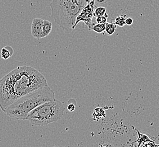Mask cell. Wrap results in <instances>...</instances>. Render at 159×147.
<instances>
[{
    "label": "cell",
    "instance_id": "cell-1",
    "mask_svg": "<svg viewBox=\"0 0 159 147\" xmlns=\"http://www.w3.org/2000/svg\"><path fill=\"white\" fill-rule=\"evenodd\" d=\"M46 86V78L36 69L19 66L0 79V108L5 112L19 98Z\"/></svg>",
    "mask_w": 159,
    "mask_h": 147
},
{
    "label": "cell",
    "instance_id": "cell-2",
    "mask_svg": "<svg viewBox=\"0 0 159 147\" xmlns=\"http://www.w3.org/2000/svg\"><path fill=\"white\" fill-rule=\"evenodd\" d=\"M55 93L49 86H43L25 95L7 107L5 113L10 118L18 120L27 119L32 110L47 101L55 100Z\"/></svg>",
    "mask_w": 159,
    "mask_h": 147
},
{
    "label": "cell",
    "instance_id": "cell-3",
    "mask_svg": "<svg viewBox=\"0 0 159 147\" xmlns=\"http://www.w3.org/2000/svg\"><path fill=\"white\" fill-rule=\"evenodd\" d=\"M92 0H52L50 6L55 23L66 32L73 31V27L85 6Z\"/></svg>",
    "mask_w": 159,
    "mask_h": 147
},
{
    "label": "cell",
    "instance_id": "cell-4",
    "mask_svg": "<svg viewBox=\"0 0 159 147\" xmlns=\"http://www.w3.org/2000/svg\"><path fill=\"white\" fill-rule=\"evenodd\" d=\"M65 107L57 100L47 101L32 110L27 119L32 125L43 126L55 122L64 116Z\"/></svg>",
    "mask_w": 159,
    "mask_h": 147
},
{
    "label": "cell",
    "instance_id": "cell-5",
    "mask_svg": "<svg viewBox=\"0 0 159 147\" xmlns=\"http://www.w3.org/2000/svg\"><path fill=\"white\" fill-rule=\"evenodd\" d=\"M94 1L92 0L85 6V7L82 10V11L79 14V16L77 17L76 21L73 27V30L79 25L80 23L82 22L84 25L87 26L89 31H92V28L95 25V24L92 21V19L94 17Z\"/></svg>",
    "mask_w": 159,
    "mask_h": 147
},
{
    "label": "cell",
    "instance_id": "cell-6",
    "mask_svg": "<svg viewBox=\"0 0 159 147\" xmlns=\"http://www.w3.org/2000/svg\"><path fill=\"white\" fill-rule=\"evenodd\" d=\"M44 20L43 19L34 18L32 21L31 34L34 38L40 39L43 38V26Z\"/></svg>",
    "mask_w": 159,
    "mask_h": 147
},
{
    "label": "cell",
    "instance_id": "cell-7",
    "mask_svg": "<svg viewBox=\"0 0 159 147\" xmlns=\"http://www.w3.org/2000/svg\"><path fill=\"white\" fill-rule=\"evenodd\" d=\"M52 25L51 21L44 20L43 26V38L48 36L52 31Z\"/></svg>",
    "mask_w": 159,
    "mask_h": 147
},
{
    "label": "cell",
    "instance_id": "cell-8",
    "mask_svg": "<svg viewBox=\"0 0 159 147\" xmlns=\"http://www.w3.org/2000/svg\"><path fill=\"white\" fill-rule=\"evenodd\" d=\"M14 50L11 46H5L1 49V57L3 58V59H7L12 56Z\"/></svg>",
    "mask_w": 159,
    "mask_h": 147
},
{
    "label": "cell",
    "instance_id": "cell-9",
    "mask_svg": "<svg viewBox=\"0 0 159 147\" xmlns=\"http://www.w3.org/2000/svg\"><path fill=\"white\" fill-rule=\"evenodd\" d=\"M135 130L137 132L138 135V139L136 140V142L138 143V147H140L142 144H143L147 141H153L152 140L150 139V138L147 135L141 133L137 129H135Z\"/></svg>",
    "mask_w": 159,
    "mask_h": 147
},
{
    "label": "cell",
    "instance_id": "cell-10",
    "mask_svg": "<svg viewBox=\"0 0 159 147\" xmlns=\"http://www.w3.org/2000/svg\"><path fill=\"white\" fill-rule=\"evenodd\" d=\"M117 28L116 25L115 24L114 22H107L106 23V29L105 31L106 32L107 35L109 36L112 35L116 31Z\"/></svg>",
    "mask_w": 159,
    "mask_h": 147
},
{
    "label": "cell",
    "instance_id": "cell-11",
    "mask_svg": "<svg viewBox=\"0 0 159 147\" xmlns=\"http://www.w3.org/2000/svg\"><path fill=\"white\" fill-rule=\"evenodd\" d=\"M126 15H121L117 17L115 20V24L120 27H124L125 24Z\"/></svg>",
    "mask_w": 159,
    "mask_h": 147
},
{
    "label": "cell",
    "instance_id": "cell-12",
    "mask_svg": "<svg viewBox=\"0 0 159 147\" xmlns=\"http://www.w3.org/2000/svg\"><path fill=\"white\" fill-rule=\"evenodd\" d=\"M95 3V8L98 7H104L107 8L110 5L111 0H94Z\"/></svg>",
    "mask_w": 159,
    "mask_h": 147
},
{
    "label": "cell",
    "instance_id": "cell-13",
    "mask_svg": "<svg viewBox=\"0 0 159 147\" xmlns=\"http://www.w3.org/2000/svg\"><path fill=\"white\" fill-rule=\"evenodd\" d=\"M107 12V9L106 7H96L94 12V17L95 18L98 17H101L105 15V14Z\"/></svg>",
    "mask_w": 159,
    "mask_h": 147
},
{
    "label": "cell",
    "instance_id": "cell-14",
    "mask_svg": "<svg viewBox=\"0 0 159 147\" xmlns=\"http://www.w3.org/2000/svg\"><path fill=\"white\" fill-rule=\"evenodd\" d=\"M106 24H98L95 25L92 28V31H94L98 34H101L105 31Z\"/></svg>",
    "mask_w": 159,
    "mask_h": 147
},
{
    "label": "cell",
    "instance_id": "cell-15",
    "mask_svg": "<svg viewBox=\"0 0 159 147\" xmlns=\"http://www.w3.org/2000/svg\"><path fill=\"white\" fill-rule=\"evenodd\" d=\"M96 21L98 24H106L107 22V18L105 16H101L96 18Z\"/></svg>",
    "mask_w": 159,
    "mask_h": 147
},
{
    "label": "cell",
    "instance_id": "cell-16",
    "mask_svg": "<svg viewBox=\"0 0 159 147\" xmlns=\"http://www.w3.org/2000/svg\"><path fill=\"white\" fill-rule=\"evenodd\" d=\"M142 147H159V145H156L154 141H147L144 143L143 144Z\"/></svg>",
    "mask_w": 159,
    "mask_h": 147
},
{
    "label": "cell",
    "instance_id": "cell-17",
    "mask_svg": "<svg viewBox=\"0 0 159 147\" xmlns=\"http://www.w3.org/2000/svg\"><path fill=\"white\" fill-rule=\"evenodd\" d=\"M76 108V105L74 104H70L68 105L67 109L68 111H74Z\"/></svg>",
    "mask_w": 159,
    "mask_h": 147
},
{
    "label": "cell",
    "instance_id": "cell-18",
    "mask_svg": "<svg viewBox=\"0 0 159 147\" xmlns=\"http://www.w3.org/2000/svg\"><path fill=\"white\" fill-rule=\"evenodd\" d=\"M133 23V20L131 18H127L126 19L125 24L128 26H131Z\"/></svg>",
    "mask_w": 159,
    "mask_h": 147
},
{
    "label": "cell",
    "instance_id": "cell-19",
    "mask_svg": "<svg viewBox=\"0 0 159 147\" xmlns=\"http://www.w3.org/2000/svg\"><path fill=\"white\" fill-rule=\"evenodd\" d=\"M102 147H111L110 145H103Z\"/></svg>",
    "mask_w": 159,
    "mask_h": 147
},
{
    "label": "cell",
    "instance_id": "cell-20",
    "mask_svg": "<svg viewBox=\"0 0 159 147\" xmlns=\"http://www.w3.org/2000/svg\"><path fill=\"white\" fill-rule=\"evenodd\" d=\"M133 147V145H132V147Z\"/></svg>",
    "mask_w": 159,
    "mask_h": 147
},
{
    "label": "cell",
    "instance_id": "cell-21",
    "mask_svg": "<svg viewBox=\"0 0 159 147\" xmlns=\"http://www.w3.org/2000/svg\"></svg>",
    "mask_w": 159,
    "mask_h": 147
}]
</instances>
